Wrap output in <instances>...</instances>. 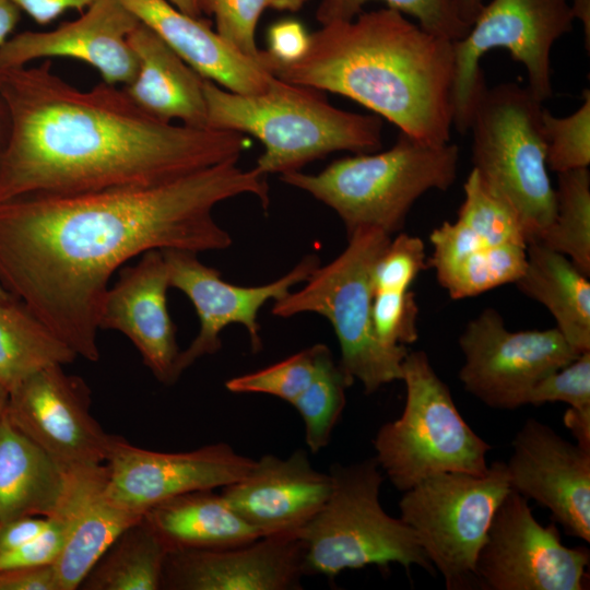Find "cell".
I'll return each mask as SVG.
<instances>
[{
    "mask_svg": "<svg viewBox=\"0 0 590 590\" xmlns=\"http://www.w3.org/2000/svg\"><path fill=\"white\" fill-rule=\"evenodd\" d=\"M238 160L151 186L0 202V286L76 356L99 359L98 318L109 280L142 253L224 250L233 239L214 208L249 194L270 203L266 175Z\"/></svg>",
    "mask_w": 590,
    "mask_h": 590,
    "instance_id": "1",
    "label": "cell"
},
{
    "mask_svg": "<svg viewBox=\"0 0 590 590\" xmlns=\"http://www.w3.org/2000/svg\"><path fill=\"white\" fill-rule=\"evenodd\" d=\"M11 133L0 161V202L151 186L238 160L244 134L158 120L123 88L82 91L51 61L0 70Z\"/></svg>",
    "mask_w": 590,
    "mask_h": 590,
    "instance_id": "2",
    "label": "cell"
},
{
    "mask_svg": "<svg viewBox=\"0 0 590 590\" xmlns=\"http://www.w3.org/2000/svg\"><path fill=\"white\" fill-rule=\"evenodd\" d=\"M261 67L283 82L346 96L418 142H450L452 42L393 9L323 24L297 60Z\"/></svg>",
    "mask_w": 590,
    "mask_h": 590,
    "instance_id": "3",
    "label": "cell"
},
{
    "mask_svg": "<svg viewBox=\"0 0 590 590\" xmlns=\"http://www.w3.org/2000/svg\"><path fill=\"white\" fill-rule=\"evenodd\" d=\"M208 128L248 133L264 146L256 169L263 175L299 170L337 151L377 152L382 120L331 105L323 92L279 79L264 92L239 94L205 79Z\"/></svg>",
    "mask_w": 590,
    "mask_h": 590,
    "instance_id": "4",
    "label": "cell"
},
{
    "mask_svg": "<svg viewBox=\"0 0 590 590\" xmlns=\"http://www.w3.org/2000/svg\"><path fill=\"white\" fill-rule=\"evenodd\" d=\"M458 162L456 144H426L400 132L394 145L384 152L343 157L318 174L296 170L280 179L331 208L347 235L359 227H376L391 236L403 227L421 196L452 186Z\"/></svg>",
    "mask_w": 590,
    "mask_h": 590,
    "instance_id": "5",
    "label": "cell"
},
{
    "mask_svg": "<svg viewBox=\"0 0 590 590\" xmlns=\"http://www.w3.org/2000/svg\"><path fill=\"white\" fill-rule=\"evenodd\" d=\"M542 104L528 86L514 82L485 85L474 101L468 126L472 169L518 214L528 244L541 237L556 210L546 166Z\"/></svg>",
    "mask_w": 590,
    "mask_h": 590,
    "instance_id": "6",
    "label": "cell"
},
{
    "mask_svg": "<svg viewBox=\"0 0 590 590\" xmlns=\"http://www.w3.org/2000/svg\"><path fill=\"white\" fill-rule=\"evenodd\" d=\"M347 239L334 260L317 268L302 288L273 302L271 311L281 318L303 312L326 317L338 338L340 366L370 394L402 379L409 351L405 345L382 344L371 321L373 270L391 236L376 227H359Z\"/></svg>",
    "mask_w": 590,
    "mask_h": 590,
    "instance_id": "7",
    "label": "cell"
},
{
    "mask_svg": "<svg viewBox=\"0 0 590 590\" xmlns=\"http://www.w3.org/2000/svg\"><path fill=\"white\" fill-rule=\"evenodd\" d=\"M329 473L332 491L321 510L302 529L305 575L333 579L346 569L397 563L410 569L417 565L428 573L434 566L415 532L393 518L379 500L384 482L376 458L333 463Z\"/></svg>",
    "mask_w": 590,
    "mask_h": 590,
    "instance_id": "8",
    "label": "cell"
},
{
    "mask_svg": "<svg viewBox=\"0 0 590 590\" xmlns=\"http://www.w3.org/2000/svg\"><path fill=\"white\" fill-rule=\"evenodd\" d=\"M401 380L406 388L403 412L374 438L375 458L391 484L405 492L439 473L484 474L491 446L461 416L425 352H408Z\"/></svg>",
    "mask_w": 590,
    "mask_h": 590,
    "instance_id": "9",
    "label": "cell"
},
{
    "mask_svg": "<svg viewBox=\"0 0 590 590\" xmlns=\"http://www.w3.org/2000/svg\"><path fill=\"white\" fill-rule=\"evenodd\" d=\"M509 491L506 463L494 461L484 474L439 473L403 492L399 518L415 532L448 590L480 589L476 556Z\"/></svg>",
    "mask_w": 590,
    "mask_h": 590,
    "instance_id": "10",
    "label": "cell"
},
{
    "mask_svg": "<svg viewBox=\"0 0 590 590\" xmlns=\"http://www.w3.org/2000/svg\"><path fill=\"white\" fill-rule=\"evenodd\" d=\"M568 0H492L468 33L452 42V127L468 132L477 94L486 85L480 60L492 49H506L528 73V88L541 103L553 95L551 50L573 30Z\"/></svg>",
    "mask_w": 590,
    "mask_h": 590,
    "instance_id": "11",
    "label": "cell"
},
{
    "mask_svg": "<svg viewBox=\"0 0 590 590\" xmlns=\"http://www.w3.org/2000/svg\"><path fill=\"white\" fill-rule=\"evenodd\" d=\"M464 363L459 379L470 394L493 409L528 404L534 386L581 353L556 328L509 331L494 308L483 309L459 337Z\"/></svg>",
    "mask_w": 590,
    "mask_h": 590,
    "instance_id": "12",
    "label": "cell"
},
{
    "mask_svg": "<svg viewBox=\"0 0 590 590\" xmlns=\"http://www.w3.org/2000/svg\"><path fill=\"white\" fill-rule=\"evenodd\" d=\"M590 553L567 547L557 527H544L528 498L510 489L496 508L475 562L480 589L582 590Z\"/></svg>",
    "mask_w": 590,
    "mask_h": 590,
    "instance_id": "13",
    "label": "cell"
},
{
    "mask_svg": "<svg viewBox=\"0 0 590 590\" xmlns=\"http://www.w3.org/2000/svg\"><path fill=\"white\" fill-rule=\"evenodd\" d=\"M62 366H47L8 391L5 413L63 469L105 463L116 435L91 414L86 382Z\"/></svg>",
    "mask_w": 590,
    "mask_h": 590,
    "instance_id": "14",
    "label": "cell"
},
{
    "mask_svg": "<svg viewBox=\"0 0 590 590\" xmlns=\"http://www.w3.org/2000/svg\"><path fill=\"white\" fill-rule=\"evenodd\" d=\"M105 464L107 497L118 507L143 517L152 507L178 495L222 488L243 479L255 459L226 442L162 452L115 436Z\"/></svg>",
    "mask_w": 590,
    "mask_h": 590,
    "instance_id": "15",
    "label": "cell"
},
{
    "mask_svg": "<svg viewBox=\"0 0 590 590\" xmlns=\"http://www.w3.org/2000/svg\"><path fill=\"white\" fill-rule=\"evenodd\" d=\"M169 274L170 287L182 292L192 303L200 321L199 332L191 343L180 351L176 374L178 378L193 363L205 355L215 354L222 343L220 334L225 327L238 323L248 332L251 351L262 350L258 312L269 300H279L305 281L320 267V258L305 256L283 276L257 286H240L224 281L221 273L198 259V253L162 250Z\"/></svg>",
    "mask_w": 590,
    "mask_h": 590,
    "instance_id": "16",
    "label": "cell"
},
{
    "mask_svg": "<svg viewBox=\"0 0 590 590\" xmlns=\"http://www.w3.org/2000/svg\"><path fill=\"white\" fill-rule=\"evenodd\" d=\"M511 445L510 489L548 509L566 534L590 542V451L533 417Z\"/></svg>",
    "mask_w": 590,
    "mask_h": 590,
    "instance_id": "17",
    "label": "cell"
},
{
    "mask_svg": "<svg viewBox=\"0 0 590 590\" xmlns=\"http://www.w3.org/2000/svg\"><path fill=\"white\" fill-rule=\"evenodd\" d=\"M139 20L119 0H97L81 15L51 31H25L0 45V70L38 59L72 58L95 68L103 82L129 84L138 58L128 37Z\"/></svg>",
    "mask_w": 590,
    "mask_h": 590,
    "instance_id": "18",
    "label": "cell"
},
{
    "mask_svg": "<svg viewBox=\"0 0 590 590\" xmlns=\"http://www.w3.org/2000/svg\"><path fill=\"white\" fill-rule=\"evenodd\" d=\"M304 544L298 536H261L251 543L212 550L168 552L164 590L303 589Z\"/></svg>",
    "mask_w": 590,
    "mask_h": 590,
    "instance_id": "19",
    "label": "cell"
},
{
    "mask_svg": "<svg viewBox=\"0 0 590 590\" xmlns=\"http://www.w3.org/2000/svg\"><path fill=\"white\" fill-rule=\"evenodd\" d=\"M331 491L330 473L315 469L307 452L297 449L285 459L263 455L221 494L260 536H298Z\"/></svg>",
    "mask_w": 590,
    "mask_h": 590,
    "instance_id": "20",
    "label": "cell"
},
{
    "mask_svg": "<svg viewBox=\"0 0 590 590\" xmlns=\"http://www.w3.org/2000/svg\"><path fill=\"white\" fill-rule=\"evenodd\" d=\"M169 287L163 251L149 250L134 264L120 268L118 280L106 292L98 318L99 330H115L127 337L144 365L164 385L179 379L176 364L180 351L167 309Z\"/></svg>",
    "mask_w": 590,
    "mask_h": 590,
    "instance_id": "21",
    "label": "cell"
},
{
    "mask_svg": "<svg viewBox=\"0 0 590 590\" xmlns=\"http://www.w3.org/2000/svg\"><path fill=\"white\" fill-rule=\"evenodd\" d=\"M105 463L66 469L64 492L55 515L67 521L63 548L52 564L59 590H76L93 565L129 526L142 517L106 495Z\"/></svg>",
    "mask_w": 590,
    "mask_h": 590,
    "instance_id": "22",
    "label": "cell"
},
{
    "mask_svg": "<svg viewBox=\"0 0 590 590\" xmlns=\"http://www.w3.org/2000/svg\"><path fill=\"white\" fill-rule=\"evenodd\" d=\"M204 79L239 94L268 90L275 76L223 39L200 17L168 0H119Z\"/></svg>",
    "mask_w": 590,
    "mask_h": 590,
    "instance_id": "23",
    "label": "cell"
},
{
    "mask_svg": "<svg viewBox=\"0 0 590 590\" xmlns=\"http://www.w3.org/2000/svg\"><path fill=\"white\" fill-rule=\"evenodd\" d=\"M128 42L138 58L135 76L123 87L130 99L158 120L208 128L205 79L141 22Z\"/></svg>",
    "mask_w": 590,
    "mask_h": 590,
    "instance_id": "24",
    "label": "cell"
},
{
    "mask_svg": "<svg viewBox=\"0 0 590 590\" xmlns=\"http://www.w3.org/2000/svg\"><path fill=\"white\" fill-rule=\"evenodd\" d=\"M66 469L9 420H0V524L22 517H52Z\"/></svg>",
    "mask_w": 590,
    "mask_h": 590,
    "instance_id": "25",
    "label": "cell"
},
{
    "mask_svg": "<svg viewBox=\"0 0 590 590\" xmlns=\"http://www.w3.org/2000/svg\"><path fill=\"white\" fill-rule=\"evenodd\" d=\"M168 551L212 550L245 545L261 538L213 489L167 499L143 516Z\"/></svg>",
    "mask_w": 590,
    "mask_h": 590,
    "instance_id": "26",
    "label": "cell"
},
{
    "mask_svg": "<svg viewBox=\"0 0 590 590\" xmlns=\"http://www.w3.org/2000/svg\"><path fill=\"white\" fill-rule=\"evenodd\" d=\"M518 290L547 308L556 329L579 353L590 351V282L564 255L538 241L527 246Z\"/></svg>",
    "mask_w": 590,
    "mask_h": 590,
    "instance_id": "27",
    "label": "cell"
},
{
    "mask_svg": "<svg viewBox=\"0 0 590 590\" xmlns=\"http://www.w3.org/2000/svg\"><path fill=\"white\" fill-rule=\"evenodd\" d=\"M76 354L20 299H0V386L8 391L50 365H66Z\"/></svg>",
    "mask_w": 590,
    "mask_h": 590,
    "instance_id": "28",
    "label": "cell"
},
{
    "mask_svg": "<svg viewBox=\"0 0 590 590\" xmlns=\"http://www.w3.org/2000/svg\"><path fill=\"white\" fill-rule=\"evenodd\" d=\"M168 548L142 517L125 529L79 586L82 590H158Z\"/></svg>",
    "mask_w": 590,
    "mask_h": 590,
    "instance_id": "29",
    "label": "cell"
},
{
    "mask_svg": "<svg viewBox=\"0 0 590 590\" xmlns=\"http://www.w3.org/2000/svg\"><path fill=\"white\" fill-rule=\"evenodd\" d=\"M556 210L551 225L536 240L566 256L590 276V173L578 168L557 174Z\"/></svg>",
    "mask_w": 590,
    "mask_h": 590,
    "instance_id": "30",
    "label": "cell"
},
{
    "mask_svg": "<svg viewBox=\"0 0 590 590\" xmlns=\"http://www.w3.org/2000/svg\"><path fill=\"white\" fill-rule=\"evenodd\" d=\"M353 382L354 379L334 362L329 347L320 343L314 376L292 402L303 420L310 452L317 453L330 442L346 404V389Z\"/></svg>",
    "mask_w": 590,
    "mask_h": 590,
    "instance_id": "31",
    "label": "cell"
},
{
    "mask_svg": "<svg viewBox=\"0 0 590 590\" xmlns=\"http://www.w3.org/2000/svg\"><path fill=\"white\" fill-rule=\"evenodd\" d=\"M527 264V246L485 245L452 264L435 270L438 283L453 299L472 297L515 283Z\"/></svg>",
    "mask_w": 590,
    "mask_h": 590,
    "instance_id": "32",
    "label": "cell"
},
{
    "mask_svg": "<svg viewBox=\"0 0 590 590\" xmlns=\"http://www.w3.org/2000/svg\"><path fill=\"white\" fill-rule=\"evenodd\" d=\"M375 0H321L316 17L323 24L350 21L364 11V5ZM389 9L411 15L426 32L456 42L462 38L470 25L458 14L453 0H376Z\"/></svg>",
    "mask_w": 590,
    "mask_h": 590,
    "instance_id": "33",
    "label": "cell"
},
{
    "mask_svg": "<svg viewBox=\"0 0 590 590\" xmlns=\"http://www.w3.org/2000/svg\"><path fill=\"white\" fill-rule=\"evenodd\" d=\"M458 219L489 245L528 246L523 224L504 200L491 192L471 169L463 187Z\"/></svg>",
    "mask_w": 590,
    "mask_h": 590,
    "instance_id": "34",
    "label": "cell"
},
{
    "mask_svg": "<svg viewBox=\"0 0 590 590\" xmlns=\"http://www.w3.org/2000/svg\"><path fill=\"white\" fill-rule=\"evenodd\" d=\"M546 142V166L556 174L588 168L590 165V93L583 92V103L573 114L556 117L546 108L542 113Z\"/></svg>",
    "mask_w": 590,
    "mask_h": 590,
    "instance_id": "35",
    "label": "cell"
},
{
    "mask_svg": "<svg viewBox=\"0 0 590 590\" xmlns=\"http://www.w3.org/2000/svg\"><path fill=\"white\" fill-rule=\"evenodd\" d=\"M320 343L304 349L273 365L236 376L225 382L234 393H264L292 404L311 380Z\"/></svg>",
    "mask_w": 590,
    "mask_h": 590,
    "instance_id": "36",
    "label": "cell"
},
{
    "mask_svg": "<svg viewBox=\"0 0 590 590\" xmlns=\"http://www.w3.org/2000/svg\"><path fill=\"white\" fill-rule=\"evenodd\" d=\"M272 0H197L202 13L212 15L217 34L243 55L258 61L256 28Z\"/></svg>",
    "mask_w": 590,
    "mask_h": 590,
    "instance_id": "37",
    "label": "cell"
},
{
    "mask_svg": "<svg viewBox=\"0 0 590 590\" xmlns=\"http://www.w3.org/2000/svg\"><path fill=\"white\" fill-rule=\"evenodd\" d=\"M425 246L421 238L406 233L391 238L373 270L374 293L408 291L426 268Z\"/></svg>",
    "mask_w": 590,
    "mask_h": 590,
    "instance_id": "38",
    "label": "cell"
},
{
    "mask_svg": "<svg viewBox=\"0 0 590 590\" xmlns=\"http://www.w3.org/2000/svg\"><path fill=\"white\" fill-rule=\"evenodd\" d=\"M418 308L414 294L376 292L371 304V321L376 337L387 346H400L417 340Z\"/></svg>",
    "mask_w": 590,
    "mask_h": 590,
    "instance_id": "39",
    "label": "cell"
},
{
    "mask_svg": "<svg viewBox=\"0 0 590 590\" xmlns=\"http://www.w3.org/2000/svg\"><path fill=\"white\" fill-rule=\"evenodd\" d=\"M564 402L580 412H590V351L541 379L532 389L528 404Z\"/></svg>",
    "mask_w": 590,
    "mask_h": 590,
    "instance_id": "40",
    "label": "cell"
},
{
    "mask_svg": "<svg viewBox=\"0 0 590 590\" xmlns=\"http://www.w3.org/2000/svg\"><path fill=\"white\" fill-rule=\"evenodd\" d=\"M67 538V521L60 515L49 517L47 528L36 538L8 553L0 554V569L52 565Z\"/></svg>",
    "mask_w": 590,
    "mask_h": 590,
    "instance_id": "41",
    "label": "cell"
},
{
    "mask_svg": "<svg viewBox=\"0 0 590 590\" xmlns=\"http://www.w3.org/2000/svg\"><path fill=\"white\" fill-rule=\"evenodd\" d=\"M309 34L295 20L274 23L268 33L269 47L260 50L258 62H292L306 51Z\"/></svg>",
    "mask_w": 590,
    "mask_h": 590,
    "instance_id": "42",
    "label": "cell"
},
{
    "mask_svg": "<svg viewBox=\"0 0 590 590\" xmlns=\"http://www.w3.org/2000/svg\"><path fill=\"white\" fill-rule=\"evenodd\" d=\"M0 590H59L52 565L0 569Z\"/></svg>",
    "mask_w": 590,
    "mask_h": 590,
    "instance_id": "43",
    "label": "cell"
},
{
    "mask_svg": "<svg viewBox=\"0 0 590 590\" xmlns=\"http://www.w3.org/2000/svg\"><path fill=\"white\" fill-rule=\"evenodd\" d=\"M47 517H22L0 524V554L26 544L48 526Z\"/></svg>",
    "mask_w": 590,
    "mask_h": 590,
    "instance_id": "44",
    "label": "cell"
},
{
    "mask_svg": "<svg viewBox=\"0 0 590 590\" xmlns=\"http://www.w3.org/2000/svg\"><path fill=\"white\" fill-rule=\"evenodd\" d=\"M37 24L46 25L68 10L83 12L97 0H11Z\"/></svg>",
    "mask_w": 590,
    "mask_h": 590,
    "instance_id": "45",
    "label": "cell"
},
{
    "mask_svg": "<svg viewBox=\"0 0 590 590\" xmlns=\"http://www.w3.org/2000/svg\"><path fill=\"white\" fill-rule=\"evenodd\" d=\"M564 423L577 439V445L590 451V412L568 408L564 415Z\"/></svg>",
    "mask_w": 590,
    "mask_h": 590,
    "instance_id": "46",
    "label": "cell"
},
{
    "mask_svg": "<svg viewBox=\"0 0 590 590\" xmlns=\"http://www.w3.org/2000/svg\"><path fill=\"white\" fill-rule=\"evenodd\" d=\"M19 19V8L11 0H0V45L11 36Z\"/></svg>",
    "mask_w": 590,
    "mask_h": 590,
    "instance_id": "47",
    "label": "cell"
},
{
    "mask_svg": "<svg viewBox=\"0 0 590 590\" xmlns=\"http://www.w3.org/2000/svg\"><path fill=\"white\" fill-rule=\"evenodd\" d=\"M458 14L461 20L471 26L480 11L482 10L484 0H453Z\"/></svg>",
    "mask_w": 590,
    "mask_h": 590,
    "instance_id": "48",
    "label": "cell"
},
{
    "mask_svg": "<svg viewBox=\"0 0 590 590\" xmlns=\"http://www.w3.org/2000/svg\"><path fill=\"white\" fill-rule=\"evenodd\" d=\"M575 19L582 22L585 31V40L587 42V50L589 51L590 43V0H573L570 4Z\"/></svg>",
    "mask_w": 590,
    "mask_h": 590,
    "instance_id": "49",
    "label": "cell"
},
{
    "mask_svg": "<svg viewBox=\"0 0 590 590\" xmlns=\"http://www.w3.org/2000/svg\"><path fill=\"white\" fill-rule=\"evenodd\" d=\"M11 133V117L8 105L0 93V161L7 149Z\"/></svg>",
    "mask_w": 590,
    "mask_h": 590,
    "instance_id": "50",
    "label": "cell"
},
{
    "mask_svg": "<svg viewBox=\"0 0 590 590\" xmlns=\"http://www.w3.org/2000/svg\"><path fill=\"white\" fill-rule=\"evenodd\" d=\"M173 5L182 11L184 13L193 16L200 17L201 12L197 4V0H168Z\"/></svg>",
    "mask_w": 590,
    "mask_h": 590,
    "instance_id": "51",
    "label": "cell"
},
{
    "mask_svg": "<svg viewBox=\"0 0 590 590\" xmlns=\"http://www.w3.org/2000/svg\"><path fill=\"white\" fill-rule=\"evenodd\" d=\"M309 0H272L271 8L282 11L296 12Z\"/></svg>",
    "mask_w": 590,
    "mask_h": 590,
    "instance_id": "52",
    "label": "cell"
},
{
    "mask_svg": "<svg viewBox=\"0 0 590 590\" xmlns=\"http://www.w3.org/2000/svg\"><path fill=\"white\" fill-rule=\"evenodd\" d=\"M8 392L0 386V420L3 415L7 404Z\"/></svg>",
    "mask_w": 590,
    "mask_h": 590,
    "instance_id": "53",
    "label": "cell"
},
{
    "mask_svg": "<svg viewBox=\"0 0 590 590\" xmlns=\"http://www.w3.org/2000/svg\"><path fill=\"white\" fill-rule=\"evenodd\" d=\"M10 296L1 286H0V299H5Z\"/></svg>",
    "mask_w": 590,
    "mask_h": 590,
    "instance_id": "54",
    "label": "cell"
}]
</instances>
